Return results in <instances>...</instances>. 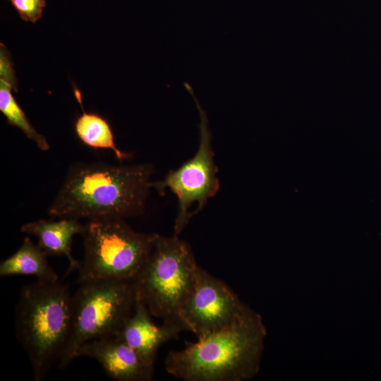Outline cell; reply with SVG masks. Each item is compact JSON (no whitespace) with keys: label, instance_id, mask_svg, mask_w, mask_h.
Segmentation results:
<instances>
[{"label":"cell","instance_id":"6da1fadb","mask_svg":"<svg viewBox=\"0 0 381 381\" xmlns=\"http://www.w3.org/2000/svg\"><path fill=\"white\" fill-rule=\"evenodd\" d=\"M150 164L105 162L72 165L49 207L54 217L89 220L125 219L143 213L152 188Z\"/></svg>","mask_w":381,"mask_h":381},{"label":"cell","instance_id":"7a4b0ae2","mask_svg":"<svg viewBox=\"0 0 381 381\" xmlns=\"http://www.w3.org/2000/svg\"><path fill=\"white\" fill-rule=\"evenodd\" d=\"M266 329L261 315L248 306L230 326L170 351L167 373L183 381H243L259 371Z\"/></svg>","mask_w":381,"mask_h":381},{"label":"cell","instance_id":"3957f363","mask_svg":"<svg viewBox=\"0 0 381 381\" xmlns=\"http://www.w3.org/2000/svg\"><path fill=\"white\" fill-rule=\"evenodd\" d=\"M72 295L68 286L59 281L37 279L21 289L16 334L28 354L35 381L42 380L62 355L71 331Z\"/></svg>","mask_w":381,"mask_h":381},{"label":"cell","instance_id":"277c9868","mask_svg":"<svg viewBox=\"0 0 381 381\" xmlns=\"http://www.w3.org/2000/svg\"><path fill=\"white\" fill-rule=\"evenodd\" d=\"M199 267L188 243L176 235L157 234L146 263L132 281L135 295L152 316L184 326L180 312L193 290Z\"/></svg>","mask_w":381,"mask_h":381},{"label":"cell","instance_id":"5b68a950","mask_svg":"<svg viewBox=\"0 0 381 381\" xmlns=\"http://www.w3.org/2000/svg\"><path fill=\"white\" fill-rule=\"evenodd\" d=\"M157 235L138 232L123 219L89 220L82 234L84 257L78 283L132 282L146 263Z\"/></svg>","mask_w":381,"mask_h":381},{"label":"cell","instance_id":"8992f818","mask_svg":"<svg viewBox=\"0 0 381 381\" xmlns=\"http://www.w3.org/2000/svg\"><path fill=\"white\" fill-rule=\"evenodd\" d=\"M72 295L69 337L58 362L66 368L78 349L95 339L115 337L133 311L136 295L131 281L98 280L79 284Z\"/></svg>","mask_w":381,"mask_h":381},{"label":"cell","instance_id":"52a82bcc","mask_svg":"<svg viewBox=\"0 0 381 381\" xmlns=\"http://www.w3.org/2000/svg\"><path fill=\"white\" fill-rule=\"evenodd\" d=\"M200 122V144L195 155L176 170L169 171L163 181L152 182V186L161 194L169 188L178 198V212L174 224V235L179 236L187 225L191 214L190 207L198 202L194 214L214 196L219 189L217 168L214 162L211 133L207 119L198 101Z\"/></svg>","mask_w":381,"mask_h":381},{"label":"cell","instance_id":"ba28073f","mask_svg":"<svg viewBox=\"0 0 381 381\" xmlns=\"http://www.w3.org/2000/svg\"><path fill=\"white\" fill-rule=\"evenodd\" d=\"M246 307L224 281L200 267L180 318L186 330L199 338L230 326Z\"/></svg>","mask_w":381,"mask_h":381},{"label":"cell","instance_id":"9c48e42d","mask_svg":"<svg viewBox=\"0 0 381 381\" xmlns=\"http://www.w3.org/2000/svg\"><path fill=\"white\" fill-rule=\"evenodd\" d=\"M96 360L112 379L118 381H150L154 365L148 364L131 346L117 337L92 339L78 350L76 358Z\"/></svg>","mask_w":381,"mask_h":381},{"label":"cell","instance_id":"30bf717a","mask_svg":"<svg viewBox=\"0 0 381 381\" xmlns=\"http://www.w3.org/2000/svg\"><path fill=\"white\" fill-rule=\"evenodd\" d=\"M147 306L136 296L134 309L116 334L134 349L148 364L154 365L159 347L186 331L181 324L164 322L155 325Z\"/></svg>","mask_w":381,"mask_h":381},{"label":"cell","instance_id":"8fae6325","mask_svg":"<svg viewBox=\"0 0 381 381\" xmlns=\"http://www.w3.org/2000/svg\"><path fill=\"white\" fill-rule=\"evenodd\" d=\"M85 224L79 219L64 217L59 220L40 219L24 224L20 231L35 236L38 246L49 255L65 256L68 261L66 274L78 270L80 262L71 253L73 238L76 234H83Z\"/></svg>","mask_w":381,"mask_h":381},{"label":"cell","instance_id":"7c38bea8","mask_svg":"<svg viewBox=\"0 0 381 381\" xmlns=\"http://www.w3.org/2000/svg\"><path fill=\"white\" fill-rule=\"evenodd\" d=\"M47 254L29 237H25L20 247L0 264V277L32 275L37 280L57 282L59 277L47 260Z\"/></svg>","mask_w":381,"mask_h":381},{"label":"cell","instance_id":"4fadbf2b","mask_svg":"<svg viewBox=\"0 0 381 381\" xmlns=\"http://www.w3.org/2000/svg\"><path fill=\"white\" fill-rule=\"evenodd\" d=\"M74 94L83 109V114L75 123V131L78 138L89 147L111 150L119 160L128 159V155L116 147L107 121L95 113L85 112L82 105L81 94L77 88H74Z\"/></svg>","mask_w":381,"mask_h":381},{"label":"cell","instance_id":"5bb4252c","mask_svg":"<svg viewBox=\"0 0 381 381\" xmlns=\"http://www.w3.org/2000/svg\"><path fill=\"white\" fill-rule=\"evenodd\" d=\"M13 87L0 80V111L6 116L8 123L20 128L24 134L33 140L42 151L49 149L46 138L38 133L30 123L24 111L12 95Z\"/></svg>","mask_w":381,"mask_h":381},{"label":"cell","instance_id":"9a60e30c","mask_svg":"<svg viewBox=\"0 0 381 381\" xmlns=\"http://www.w3.org/2000/svg\"><path fill=\"white\" fill-rule=\"evenodd\" d=\"M25 21L36 23L42 16L46 0H8Z\"/></svg>","mask_w":381,"mask_h":381},{"label":"cell","instance_id":"2e32d148","mask_svg":"<svg viewBox=\"0 0 381 381\" xmlns=\"http://www.w3.org/2000/svg\"><path fill=\"white\" fill-rule=\"evenodd\" d=\"M0 80L10 84L17 92L18 83L11 54L3 43L0 44Z\"/></svg>","mask_w":381,"mask_h":381}]
</instances>
